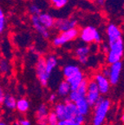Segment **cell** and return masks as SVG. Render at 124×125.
Wrapping results in <instances>:
<instances>
[{
  "mask_svg": "<svg viewBox=\"0 0 124 125\" xmlns=\"http://www.w3.org/2000/svg\"><path fill=\"white\" fill-rule=\"evenodd\" d=\"M106 36L109 51L106 55V62L109 65L122 60L124 55V42L120 28L114 23H109L106 28Z\"/></svg>",
  "mask_w": 124,
  "mask_h": 125,
  "instance_id": "cell-1",
  "label": "cell"
},
{
  "mask_svg": "<svg viewBox=\"0 0 124 125\" xmlns=\"http://www.w3.org/2000/svg\"><path fill=\"white\" fill-rule=\"evenodd\" d=\"M111 108V102L103 96L100 97L94 106L92 125H103Z\"/></svg>",
  "mask_w": 124,
  "mask_h": 125,
  "instance_id": "cell-2",
  "label": "cell"
},
{
  "mask_svg": "<svg viewBox=\"0 0 124 125\" xmlns=\"http://www.w3.org/2000/svg\"><path fill=\"white\" fill-rule=\"evenodd\" d=\"M79 37L85 43H100L103 40L98 30L91 25L85 26L80 30Z\"/></svg>",
  "mask_w": 124,
  "mask_h": 125,
  "instance_id": "cell-3",
  "label": "cell"
},
{
  "mask_svg": "<svg viewBox=\"0 0 124 125\" xmlns=\"http://www.w3.org/2000/svg\"><path fill=\"white\" fill-rule=\"evenodd\" d=\"M80 35V31L77 28H73L69 31L59 32L56 37L52 40V44L54 47H61L65 45L69 42H71L76 39Z\"/></svg>",
  "mask_w": 124,
  "mask_h": 125,
  "instance_id": "cell-4",
  "label": "cell"
},
{
  "mask_svg": "<svg viewBox=\"0 0 124 125\" xmlns=\"http://www.w3.org/2000/svg\"><path fill=\"white\" fill-rule=\"evenodd\" d=\"M36 74L39 83L43 87H46L49 83L51 76L48 74L45 64V57H40L36 62Z\"/></svg>",
  "mask_w": 124,
  "mask_h": 125,
  "instance_id": "cell-5",
  "label": "cell"
},
{
  "mask_svg": "<svg viewBox=\"0 0 124 125\" xmlns=\"http://www.w3.org/2000/svg\"><path fill=\"white\" fill-rule=\"evenodd\" d=\"M102 96L101 91L99 90V87L97 85L96 82L94 79L89 80V84H88V91L87 95H86V98H87L88 102L89 104L94 107L95 104H96L100 97Z\"/></svg>",
  "mask_w": 124,
  "mask_h": 125,
  "instance_id": "cell-6",
  "label": "cell"
},
{
  "mask_svg": "<svg viewBox=\"0 0 124 125\" xmlns=\"http://www.w3.org/2000/svg\"><path fill=\"white\" fill-rule=\"evenodd\" d=\"M76 25H77V21L75 18H57L56 19L54 28L58 32H62V31L71 30L73 28H76Z\"/></svg>",
  "mask_w": 124,
  "mask_h": 125,
  "instance_id": "cell-7",
  "label": "cell"
},
{
  "mask_svg": "<svg viewBox=\"0 0 124 125\" xmlns=\"http://www.w3.org/2000/svg\"><path fill=\"white\" fill-rule=\"evenodd\" d=\"M88 84H89V80H88L87 78H85L82 82V83L78 86V88L76 90H71V92H70L68 96V99L74 102V103H76L80 98L86 97V95H87V91H88Z\"/></svg>",
  "mask_w": 124,
  "mask_h": 125,
  "instance_id": "cell-8",
  "label": "cell"
},
{
  "mask_svg": "<svg viewBox=\"0 0 124 125\" xmlns=\"http://www.w3.org/2000/svg\"><path fill=\"white\" fill-rule=\"evenodd\" d=\"M122 70V62L121 61L109 65V82L111 85H116L120 81Z\"/></svg>",
  "mask_w": 124,
  "mask_h": 125,
  "instance_id": "cell-9",
  "label": "cell"
},
{
  "mask_svg": "<svg viewBox=\"0 0 124 125\" xmlns=\"http://www.w3.org/2000/svg\"><path fill=\"white\" fill-rule=\"evenodd\" d=\"M31 23H32L33 27H34V29L36 30V31H37L41 37L44 39L50 38V37H51L50 29L46 28L43 23H41L40 20H39L38 16L37 15L31 16Z\"/></svg>",
  "mask_w": 124,
  "mask_h": 125,
  "instance_id": "cell-10",
  "label": "cell"
},
{
  "mask_svg": "<svg viewBox=\"0 0 124 125\" xmlns=\"http://www.w3.org/2000/svg\"><path fill=\"white\" fill-rule=\"evenodd\" d=\"M94 80L96 82L97 85L99 87V90L101 91L102 95H106L110 90V82L108 77L103 76L101 72H98L94 76Z\"/></svg>",
  "mask_w": 124,
  "mask_h": 125,
  "instance_id": "cell-11",
  "label": "cell"
},
{
  "mask_svg": "<svg viewBox=\"0 0 124 125\" xmlns=\"http://www.w3.org/2000/svg\"><path fill=\"white\" fill-rule=\"evenodd\" d=\"M85 76H84L83 72L80 70L79 72H77L76 74H75L74 76H70L69 78H66L65 80L70 84V87H71V90H76L78 88V86L82 83V82L85 79Z\"/></svg>",
  "mask_w": 124,
  "mask_h": 125,
  "instance_id": "cell-12",
  "label": "cell"
},
{
  "mask_svg": "<svg viewBox=\"0 0 124 125\" xmlns=\"http://www.w3.org/2000/svg\"><path fill=\"white\" fill-rule=\"evenodd\" d=\"M76 107L78 109V111L80 114L87 116L89 113H90V109H91L92 106L89 104V103L88 102L86 97H82L80 99H78L76 102Z\"/></svg>",
  "mask_w": 124,
  "mask_h": 125,
  "instance_id": "cell-13",
  "label": "cell"
},
{
  "mask_svg": "<svg viewBox=\"0 0 124 125\" xmlns=\"http://www.w3.org/2000/svg\"><path fill=\"white\" fill-rule=\"evenodd\" d=\"M66 111H67V119H76L77 115H79V111L76 107V103L67 99L65 101Z\"/></svg>",
  "mask_w": 124,
  "mask_h": 125,
  "instance_id": "cell-14",
  "label": "cell"
},
{
  "mask_svg": "<svg viewBox=\"0 0 124 125\" xmlns=\"http://www.w3.org/2000/svg\"><path fill=\"white\" fill-rule=\"evenodd\" d=\"M38 18L41 23H43L46 28L51 30L55 27L56 19L50 13H48V12H41L40 15H38Z\"/></svg>",
  "mask_w": 124,
  "mask_h": 125,
  "instance_id": "cell-15",
  "label": "cell"
},
{
  "mask_svg": "<svg viewBox=\"0 0 124 125\" xmlns=\"http://www.w3.org/2000/svg\"><path fill=\"white\" fill-rule=\"evenodd\" d=\"M57 63H58V61H57V57L53 54L48 55L47 57H45V64H46V70L48 74L50 76H51L53 70L56 68L57 66Z\"/></svg>",
  "mask_w": 124,
  "mask_h": 125,
  "instance_id": "cell-16",
  "label": "cell"
},
{
  "mask_svg": "<svg viewBox=\"0 0 124 125\" xmlns=\"http://www.w3.org/2000/svg\"><path fill=\"white\" fill-rule=\"evenodd\" d=\"M71 90L70 84L66 80H63L59 83L57 87V95L61 97H66V96H69Z\"/></svg>",
  "mask_w": 124,
  "mask_h": 125,
  "instance_id": "cell-17",
  "label": "cell"
},
{
  "mask_svg": "<svg viewBox=\"0 0 124 125\" xmlns=\"http://www.w3.org/2000/svg\"><path fill=\"white\" fill-rule=\"evenodd\" d=\"M53 110L56 115L58 116L59 120H64L67 119V111H66V105L65 102L64 103H57L54 105Z\"/></svg>",
  "mask_w": 124,
  "mask_h": 125,
  "instance_id": "cell-18",
  "label": "cell"
},
{
  "mask_svg": "<svg viewBox=\"0 0 124 125\" xmlns=\"http://www.w3.org/2000/svg\"><path fill=\"white\" fill-rule=\"evenodd\" d=\"M50 113L48 106L45 104H42L38 106L37 111H36V119L37 121H42V120H47V117Z\"/></svg>",
  "mask_w": 124,
  "mask_h": 125,
  "instance_id": "cell-19",
  "label": "cell"
},
{
  "mask_svg": "<svg viewBox=\"0 0 124 125\" xmlns=\"http://www.w3.org/2000/svg\"><path fill=\"white\" fill-rule=\"evenodd\" d=\"M80 70H81L80 67L76 64H66L62 68V75L66 79V78H69L70 76H74L75 74L79 72Z\"/></svg>",
  "mask_w": 124,
  "mask_h": 125,
  "instance_id": "cell-20",
  "label": "cell"
},
{
  "mask_svg": "<svg viewBox=\"0 0 124 125\" xmlns=\"http://www.w3.org/2000/svg\"><path fill=\"white\" fill-rule=\"evenodd\" d=\"M17 102H18V100H16L15 96H13L12 95H10V94H6L2 105L6 109L13 110V109H16V108H17Z\"/></svg>",
  "mask_w": 124,
  "mask_h": 125,
  "instance_id": "cell-21",
  "label": "cell"
},
{
  "mask_svg": "<svg viewBox=\"0 0 124 125\" xmlns=\"http://www.w3.org/2000/svg\"><path fill=\"white\" fill-rule=\"evenodd\" d=\"M30 109V103L26 98H20L17 102V108L16 109L19 113L24 114L29 110Z\"/></svg>",
  "mask_w": 124,
  "mask_h": 125,
  "instance_id": "cell-22",
  "label": "cell"
},
{
  "mask_svg": "<svg viewBox=\"0 0 124 125\" xmlns=\"http://www.w3.org/2000/svg\"><path fill=\"white\" fill-rule=\"evenodd\" d=\"M90 52H91L90 46H89V45H81L75 50V56L76 57V58L80 57H84V56L89 57Z\"/></svg>",
  "mask_w": 124,
  "mask_h": 125,
  "instance_id": "cell-23",
  "label": "cell"
},
{
  "mask_svg": "<svg viewBox=\"0 0 124 125\" xmlns=\"http://www.w3.org/2000/svg\"><path fill=\"white\" fill-rule=\"evenodd\" d=\"M59 118L58 116L56 115V114L55 113L54 110L52 111H50L47 117V122H48V125H58L59 123Z\"/></svg>",
  "mask_w": 124,
  "mask_h": 125,
  "instance_id": "cell-24",
  "label": "cell"
},
{
  "mask_svg": "<svg viewBox=\"0 0 124 125\" xmlns=\"http://www.w3.org/2000/svg\"><path fill=\"white\" fill-rule=\"evenodd\" d=\"M50 2L56 9H62L68 4V0H50Z\"/></svg>",
  "mask_w": 124,
  "mask_h": 125,
  "instance_id": "cell-25",
  "label": "cell"
},
{
  "mask_svg": "<svg viewBox=\"0 0 124 125\" xmlns=\"http://www.w3.org/2000/svg\"><path fill=\"white\" fill-rule=\"evenodd\" d=\"M6 28V17L4 13V10H0V32L3 33Z\"/></svg>",
  "mask_w": 124,
  "mask_h": 125,
  "instance_id": "cell-26",
  "label": "cell"
},
{
  "mask_svg": "<svg viewBox=\"0 0 124 125\" xmlns=\"http://www.w3.org/2000/svg\"><path fill=\"white\" fill-rule=\"evenodd\" d=\"M29 12L31 13V16H34V15H40L41 14V9L38 5L35 4H32L29 6Z\"/></svg>",
  "mask_w": 124,
  "mask_h": 125,
  "instance_id": "cell-27",
  "label": "cell"
},
{
  "mask_svg": "<svg viewBox=\"0 0 124 125\" xmlns=\"http://www.w3.org/2000/svg\"><path fill=\"white\" fill-rule=\"evenodd\" d=\"M0 70L3 74H5L9 70V62L5 59H2L1 60V64H0Z\"/></svg>",
  "mask_w": 124,
  "mask_h": 125,
  "instance_id": "cell-28",
  "label": "cell"
},
{
  "mask_svg": "<svg viewBox=\"0 0 124 125\" xmlns=\"http://www.w3.org/2000/svg\"><path fill=\"white\" fill-rule=\"evenodd\" d=\"M58 125H80L76 120L74 119H64L60 120Z\"/></svg>",
  "mask_w": 124,
  "mask_h": 125,
  "instance_id": "cell-29",
  "label": "cell"
},
{
  "mask_svg": "<svg viewBox=\"0 0 124 125\" xmlns=\"http://www.w3.org/2000/svg\"><path fill=\"white\" fill-rule=\"evenodd\" d=\"M78 62H79V63H81V64L83 65H86L88 63V62H89V57H87V56H84V57H80L77 58Z\"/></svg>",
  "mask_w": 124,
  "mask_h": 125,
  "instance_id": "cell-30",
  "label": "cell"
},
{
  "mask_svg": "<svg viewBox=\"0 0 124 125\" xmlns=\"http://www.w3.org/2000/svg\"><path fill=\"white\" fill-rule=\"evenodd\" d=\"M100 72H101L103 76H105L106 77L109 78V66L103 67V68L101 70V71H100Z\"/></svg>",
  "mask_w": 124,
  "mask_h": 125,
  "instance_id": "cell-31",
  "label": "cell"
},
{
  "mask_svg": "<svg viewBox=\"0 0 124 125\" xmlns=\"http://www.w3.org/2000/svg\"><path fill=\"white\" fill-rule=\"evenodd\" d=\"M101 50H102V51H103L104 54H108L109 53V43H103L102 44V47H101Z\"/></svg>",
  "mask_w": 124,
  "mask_h": 125,
  "instance_id": "cell-32",
  "label": "cell"
},
{
  "mask_svg": "<svg viewBox=\"0 0 124 125\" xmlns=\"http://www.w3.org/2000/svg\"><path fill=\"white\" fill-rule=\"evenodd\" d=\"M20 125H31V123L30 120L26 119V118H22V119L18 120Z\"/></svg>",
  "mask_w": 124,
  "mask_h": 125,
  "instance_id": "cell-33",
  "label": "cell"
},
{
  "mask_svg": "<svg viewBox=\"0 0 124 125\" xmlns=\"http://www.w3.org/2000/svg\"><path fill=\"white\" fill-rule=\"evenodd\" d=\"M56 101V94H55V93L51 94L50 96H49V102H50L51 104H54Z\"/></svg>",
  "mask_w": 124,
  "mask_h": 125,
  "instance_id": "cell-34",
  "label": "cell"
},
{
  "mask_svg": "<svg viewBox=\"0 0 124 125\" xmlns=\"http://www.w3.org/2000/svg\"><path fill=\"white\" fill-rule=\"evenodd\" d=\"M95 3L99 7H103L105 4V0H95Z\"/></svg>",
  "mask_w": 124,
  "mask_h": 125,
  "instance_id": "cell-35",
  "label": "cell"
},
{
  "mask_svg": "<svg viewBox=\"0 0 124 125\" xmlns=\"http://www.w3.org/2000/svg\"><path fill=\"white\" fill-rule=\"evenodd\" d=\"M5 95H6V94L4 92L3 89H1V90H0V103H1V104H2L3 102H4V97H5Z\"/></svg>",
  "mask_w": 124,
  "mask_h": 125,
  "instance_id": "cell-36",
  "label": "cell"
},
{
  "mask_svg": "<svg viewBox=\"0 0 124 125\" xmlns=\"http://www.w3.org/2000/svg\"><path fill=\"white\" fill-rule=\"evenodd\" d=\"M37 125H48L47 120H42V121H37Z\"/></svg>",
  "mask_w": 124,
  "mask_h": 125,
  "instance_id": "cell-37",
  "label": "cell"
},
{
  "mask_svg": "<svg viewBox=\"0 0 124 125\" xmlns=\"http://www.w3.org/2000/svg\"><path fill=\"white\" fill-rule=\"evenodd\" d=\"M121 120H122V123H123V125H124V113L122 115V117H121Z\"/></svg>",
  "mask_w": 124,
  "mask_h": 125,
  "instance_id": "cell-38",
  "label": "cell"
},
{
  "mask_svg": "<svg viewBox=\"0 0 124 125\" xmlns=\"http://www.w3.org/2000/svg\"><path fill=\"white\" fill-rule=\"evenodd\" d=\"M0 125H7V123H4V122H1V123H0Z\"/></svg>",
  "mask_w": 124,
  "mask_h": 125,
  "instance_id": "cell-39",
  "label": "cell"
},
{
  "mask_svg": "<svg viewBox=\"0 0 124 125\" xmlns=\"http://www.w3.org/2000/svg\"><path fill=\"white\" fill-rule=\"evenodd\" d=\"M14 125H20V124H19V122H18V121L15 122V123H14Z\"/></svg>",
  "mask_w": 124,
  "mask_h": 125,
  "instance_id": "cell-40",
  "label": "cell"
}]
</instances>
